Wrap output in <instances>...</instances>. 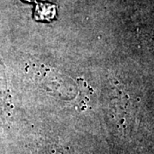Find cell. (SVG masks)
I'll return each mask as SVG.
<instances>
[{
  "label": "cell",
  "instance_id": "obj_1",
  "mask_svg": "<svg viewBox=\"0 0 154 154\" xmlns=\"http://www.w3.org/2000/svg\"><path fill=\"white\" fill-rule=\"evenodd\" d=\"M56 16V6L48 3L38 4L35 8L34 17L38 21H51Z\"/></svg>",
  "mask_w": 154,
  "mask_h": 154
},
{
  "label": "cell",
  "instance_id": "obj_2",
  "mask_svg": "<svg viewBox=\"0 0 154 154\" xmlns=\"http://www.w3.org/2000/svg\"><path fill=\"white\" fill-rule=\"evenodd\" d=\"M24 1H28V2H33L34 0H24Z\"/></svg>",
  "mask_w": 154,
  "mask_h": 154
}]
</instances>
